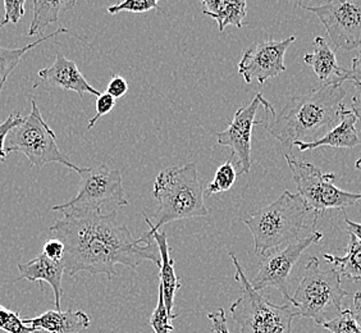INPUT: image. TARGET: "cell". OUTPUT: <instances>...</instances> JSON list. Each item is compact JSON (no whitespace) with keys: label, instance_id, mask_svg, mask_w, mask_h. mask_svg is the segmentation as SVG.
<instances>
[{"label":"cell","instance_id":"obj_33","mask_svg":"<svg viewBox=\"0 0 361 333\" xmlns=\"http://www.w3.org/2000/svg\"><path fill=\"white\" fill-rule=\"evenodd\" d=\"M105 92H108L114 99L125 97L126 94L128 92V83L126 81L125 77L113 75L111 81L108 83Z\"/></svg>","mask_w":361,"mask_h":333},{"label":"cell","instance_id":"obj_8","mask_svg":"<svg viewBox=\"0 0 361 333\" xmlns=\"http://www.w3.org/2000/svg\"><path fill=\"white\" fill-rule=\"evenodd\" d=\"M78 191L70 202L53 207V212L64 214H86L102 212V205L127 207L122 174L119 169L106 164L86 166L81 171Z\"/></svg>","mask_w":361,"mask_h":333},{"label":"cell","instance_id":"obj_24","mask_svg":"<svg viewBox=\"0 0 361 333\" xmlns=\"http://www.w3.org/2000/svg\"><path fill=\"white\" fill-rule=\"evenodd\" d=\"M237 178V171L232 159L224 162L223 164L218 166L214 178L210 181L205 190V195L213 196L219 193H226L233 188Z\"/></svg>","mask_w":361,"mask_h":333},{"label":"cell","instance_id":"obj_19","mask_svg":"<svg viewBox=\"0 0 361 333\" xmlns=\"http://www.w3.org/2000/svg\"><path fill=\"white\" fill-rule=\"evenodd\" d=\"M355 123H356V117H355L354 113L345 109L342 113L340 123L334 126L331 131L326 132L323 138L312 141V143H298L296 146L299 147L300 152H307V150H314V149H318L322 146L351 149L355 146L360 145V139H359Z\"/></svg>","mask_w":361,"mask_h":333},{"label":"cell","instance_id":"obj_36","mask_svg":"<svg viewBox=\"0 0 361 333\" xmlns=\"http://www.w3.org/2000/svg\"><path fill=\"white\" fill-rule=\"evenodd\" d=\"M354 83L355 94L351 100V109L356 119L361 121V83Z\"/></svg>","mask_w":361,"mask_h":333},{"label":"cell","instance_id":"obj_10","mask_svg":"<svg viewBox=\"0 0 361 333\" xmlns=\"http://www.w3.org/2000/svg\"><path fill=\"white\" fill-rule=\"evenodd\" d=\"M315 14L334 48L353 50L361 45V1L331 0L319 6L298 4Z\"/></svg>","mask_w":361,"mask_h":333},{"label":"cell","instance_id":"obj_12","mask_svg":"<svg viewBox=\"0 0 361 333\" xmlns=\"http://www.w3.org/2000/svg\"><path fill=\"white\" fill-rule=\"evenodd\" d=\"M296 42V36H290L283 40L257 42L243 53L238 62V73L245 83L257 80L260 85L273 77L286 72L285 56L287 49Z\"/></svg>","mask_w":361,"mask_h":333},{"label":"cell","instance_id":"obj_5","mask_svg":"<svg viewBox=\"0 0 361 333\" xmlns=\"http://www.w3.org/2000/svg\"><path fill=\"white\" fill-rule=\"evenodd\" d=\"M236 267V278L241 287V295L231 305L232 318L241 328V333H291L293 318L299 317L295 306L276 305L254 290L246 277L236 255L229 253Z\"/></svg>","mask_w":361,"mask_h":333},{"label":"cell","instance_id":"obj_39","mask_svg":"<svg viewBox=\"0 0 361 333\" xmlns=\"http://www.w3.org/2000/svg\"><path fill=\"white\" fill-rule=\"evenodd\" d=\"M355 168H356V169H359V171H361V157L359 158V159L355 162Z\"/></svg>","mask_w":361,"mask_h":333},{"label":"cell","instance_id":"obj_30","mask_svg":"<svg viewBox=\"0 0 361 333\" xmlns=\"http://www.w3.org/2000/svg\"><path fill=\"white\" fill-rule=\"evenodd\" d=\"M3 6H4V16L0 20V28H4L8 23L17 25L25 14V0H20V1L6 0Z\"/></svg>","mask_w":361,"mask_h":333},{"label":"cell","instance_id":"obj_13","mask_svg":"<svg viewBox=\"0 0 361 333\" xmlns=\"http://www.w3.org/2000/svg\"><path fill=\"white\" fill-rule=\"evenodd\" d=\"M264 99L260 92H257L249 104L235 113L228 127L216 133V143L219 145L227 146L236 155L240 174L250 172L252 130L255 126L264 125V121L255 119L259 108L263 107Z\"/></svg>","mask_w":361,"mask_h":333},{"label":"cell","instance_id":"obj_28","mask_svg":"<svg viewBox=\"0 0 361 333\" xmlns=\"http://www.w3.org/2000/svg\"><path fill=\"white\" fill-rule=\"evenodd\" d=\"M172 320L168 314L167 308L164 304V298H163V292L159 289V296H158V304L154 309L152 318L149 320V325L153 328L155 333H169L173 331L172 326Z\"/></svg>","mask_w":361,"mask_h":333},{"label":"cell","instance_id":"obj_20","mask_svg":"<svg viewBox=\"0 0 361 333\" xmlns=\"http://www.w3.org/2000/svg\"><path fill=\"white\" fill-rule=\"evenodd\" d=\"M202 4L205 8L204 14L216 20L221 32L229 25L243 28L247 7L245 0H202Z\"/></svg>","mask_w":361,"mask_h":333},{"label":"cell","instance_id":"obj_11","mask_svg":"<svg viewBox=\"0 0 361 333\" xmlns=\"http://www.w3.org/2000/svg\"><path fill=\"white\" fill-rule=\"evenodd\" d=\"M322 238L323 234L319 231H314L312 235L287 245L285 249L274 250L267 254L259 264L257 276L250 282L254 290L260 292L265 287H273L292 304V296L288 291V279L291 271L304 251L314 243H319Z\"/></svg>","mask_w":361,"mask_h":333},{"label":"cell","instance_id":"obj_25","mask_svg":"<svg viewBox=\"0 0 361 333\" xmlns=\"http://www.w3.org/2000/svg\"><path fill=\"white\" fill-rule=\"evenodd\" d=\"M323 327L332 333H361V325L356 320L353 309L342 310L340 315L326 322Z\"/></svg>","mask_w":361,"mask_h":333},{"label":"cell","instance_id":"obj_35","mask_svg":"<svg viewBox=\"0 0 361 333\" xmlns=\"http://www.w3.org/2000/svg\"><path fill=\"white\" fill-rule=\"evenodd\" d=\"M345 81L361 83V52L353 59L351 70L348 71L346 76L341 80V83H343Z\"/></svg>","mask_w":361,"mask_h":333},{"label":"cell","instance_id":"obj_14","mask_svg":"<svg viewBox=\"0 0 361 333\" xmlns=\"http://www.w3.org/2000/svg\"><path fill=\"white\" fill-rule=\"evenodd\" d=\"M39 86L73 91L81 99H84L86 92L97 97L102 94L87 83L81 71L78 70L76 62L66 58L61 52H56V61L50 67L39 71V83L34 85V89Z\"/></svg>","mask_w":361,"mask_h":333},{"label":"cell","instance_id":"obj_38","mask_svg":"<svg viewBox=\"0 0 361 333\" xmlns=\"http://www.w3.org/2000/svg\"><path fill=\"white\" fill-rule=\"evenodd\" d=\"M353 312H354L356 320H359V323L361 325V291L355 293Z\"/></svg>","mask_w":361,"mask_h":333},{"label":"cell","instance_id":"obj_4","mask_svg":"<svg viewBox=\"0 0 361 333\" xmlns=\"http://www.w3.org/2000/svg\"><path fill=\"white\" fill-rule=\"evenodd\" d=\"M312 210L299 194L286 190L277 200L260 208L245 219L254 238V249L264 258L271 251L300 240L306 217Z\"/></svg>","mask_w":361,"mask_h":333},{"label":"cell","instance_id":"obj_15","mask_svg":"<svg viewBox=\"0 0 361 333\" xmlns=\"http://www.w3.org/2000/svg\"><path fill=\"white\" fill-rule=\"evenodd\" d=\"M17 267L20 271V277L17 278V281L27 279L30 282L37 281L40 282V285H42V282L49 284L54 291L56 310H61V298L63 295L62 278L66 272L63 260H51L42 253L34 259L28 260L27 263H20Z\"/></svg>","mask_w":361,"mask_h":333},{"label":"cell","instance_id":"obj_26","mask_svg":"<svg viewBox=\"0 0 361 333\" xmlns=\"http://www.w3.org/2000/svg\"><path fill=\"white\" fill-rule=\"evenodd\" d=\"M150 11H157L161 12V8L159 7L157 0H125L118 4H114L108 8V13L117 14L122 12H128V13H146Z\"/></svg>","mask_w":361,"mask_h":333},{"label":"cell","instance_id":"obj_21","mask_svg":"<svg viewBox=\"0 0 361 333\" xmlns=\"http://www.w3.org/2000/svg\"><path fill=\"white\" fill-rule=\"evenodd\" d=\"M34 17L28 28V36H35L42 32V30L59 22V13L62 11H70L76 6L75 0H58V1H47V0H34Z\"/></svg>","mask_w":361,"mask_h":333},{"label":"cell","instance_id":"obj_16","mask_svg":"<svg viewBox=\"0 0 361 333\" xmlns=\"http://www.w3.org/2000/svg\"><path fill=\"white\" fill-rule=\"evenodd\" d=\"M147 236L153 238L154 243H157V248L159 251V289L163 292V298H164V304L167 308L168 314H169L171 320H173L178 317L177 314H173L174 298H176V293L180 290L182 284L174 271V260L171 258L172 249L168 243L167 232L158 231L154 235H147Z\"/></svg>","mask_w":361,"mask_h":333},{"label":"cell","instance_id":"obj_9","mask_svg":"<svg viewBox=\"0 0 361 333\" xmlns=\"http://www.w3.org/2000/svg\"><path fill=\"white\" fill-rule=\"evenodd\" d=\"M285 159L296 183L298 194L314 214L313 223L329 209H345L361 202V194L343 191L334 185L337 176L323 174L319 168L285 154Z\"/></svg>","mask_w":361,"mask_h":333},{"label":"cell","instance_id":"obj_18","mask_svg":"<svg viewBox=\"0 0 361 333\" xmlns=\"http://www.w3.org/2000/svg\"><path fill=\"white\" fill-rule=\"evenodd\" d=\"M313 53L304 56V62L313 68L315 76L322 85L338 81L346 76L348 70L340 67L336 53L324 37L317 36L314 39Z\"/></svg>","mask_w":361,"mask_h":333},{"label":"cell","instance_id":"obj_32","mask_svg":"<svg viewBox=\"0 0 361 333\" xmlns=\"http://www.w3.org/2000/svg\"><path fill=\"white\" fill-rule=\"evenodd\" d=\"M64 243L58 240V238H50L47 243H44V250H42V254L45 257H48L51 260H56V262H62L63 258H64Z\"/></svg>","mask_w":361,"mask_h":333},{"label":"cell","instance_id":"obj_29","mask_svg":"<svg viewBox=\"0 0 361 333\" xmlns=\"http://www.w3.org/2000/svg\"><path fill=\"white\" fill-rule=\"evenodd\" d=\"M23 117L20 114V111H13L8 116L7 119L4 122L0 123V163H6L8 154L6 153V146L4 143L7 140L9 132L13 130L16 126L20 125Z\"/></svg>","mask_w":361,"mask_h":333},{"label":"cell","instance_id":"obj_31","mask_svg":"<svg viewBox=\"0 0 361 333\" xmlns=\"http://www.w3.org/2000/svg\"><path fill=\"white\" fill-rule=\"evenodd\" d=\"M116 107V99L111 97L108 92H102L97 99V105H95V116L89 121V125H87V130H91L94 126L97 125V121L104 117L106 114H109L113 108Z\"/></svg>","mask_w":361,"mask_h":333},{"label":"cell","instance_id":"obj_34","mask_svg":"<svg viewBox=\"0 0 361 333\" xmlns=\"http://www.w3.org/2000/svg\"><path fill=\"white\" fill-rule=\"evenodd\" d=\"M208 318L212 322L213 331L216 333H229L227 326V317L224 309H218L216 312L209 313Z\"/></svg>","mask_w":361,"mask_h":333},{"label":"cell","instance_id":"obj_6","mask_svg":"<svg viewBox=\"0 0 361 333\" xmlns=\"http://www.w3.org/2000/svg\"><path fill=\"white\" fill-rule=\"evenodd\" d=\"M348 293L342 289L338 272L329 268L322 270L319 259L312 257L306 264L304 277L292 296V305L299 317L313 320L323 326L331 320V314L342 313V300Z\"/></svg>","mask_w":361,"mask_h":333},{"label":"cell","instance_id":"obj_23","mask_svg":"<svg viewBox=\"0 0 361 333\" xmlns=\"http://www.w3.org/2000/svg\"><path fill=\"white\" fill-rule=\"evenodd\" d=\"M68 32L70 31L67 28H58L53 34L44 36L42 39L31 42V44H28L26 47H22V48L9 49L4 48L3 45H0V92L3 90L4 83L7 81L8 77L11 76V73L21 63L22 56H25L31 49L36 48L37 45H40L42 42H47L49 39L56 37V36L61 35V34H68Z\"/></svg>","mask_w":361,"mask_h":333},{"label":"cell","instance_id":"obj_22","mask_svg":"<svg viewBox=\"0 0 361 333\" xmlns=\"http://www.w3.org/2000/svg\"><path fill=\"white\" fill-rule=\"evenodd\" d=\"M323 257L334 270L338 272L341 277H346L351 281H361V243L354 235L350 234L345 257H337L332 254H324Z\"/></svg>","mask_w":361,"mask_h":333},{"label":"cell","instance_id":"obj_2","mask_svg":"<svg viewBox=\"0 0 361 333\" xmlns=\"http://www.w3.org/2000/svg\"><path fill=\"white\" fill-rule=\"evenodd\" d=\"M345 97L342 83L334 81L304 95L292 97L279 113L264 99L265 128L288 149L298 143H312L320 131L340 122Z\"/></svg>","mask_w":361,"mask_h":333},{"label":"cell","instance_id":"obj_7","mask_svg":"<svg viewBox=\"0 0 361 333\" xmlns=\"http://www.w3.org/2000/svg\"><path fill=\"white\" fill-rule=\"evenodd\" d=\"M7 143L6 153L8 155L12 153L23 154L32 168H40L48 163H59L78 174L82 171V166L73 164L59 150L56 133L42 119V111L35 100L31 102V111L27 117H25L20 125L16 126L9 132Z\"/></svg>","mask_w":361,"mask_h":333},{"label":"cell","instance_id":"obj_17","mask_svg":"<svg viewBox=\"0 0 361 333\" xmlns=\"http://www.w3.org/2000/svg\"><path fill=\"white\" fill-rule=\"evenodd\" d=\"M23 323L37 332L81 333L90 326V317L81 310H48L35 318L23 320Z\"/></svg>","mask_w":361,"mask_h":333},{"label":"cell","instance_id":"obj_37","mask_svg":"<svg viewBox=\"0 0 361 333\" xmlns=\"http://www.w3.org/2000/svg\"><path fill=\"white\" fill-rule=\"evenodd\" d=\"M345 222H346V226H348V234H351V235H354L356 238H357V241L361 243V224L360 223L353 222L351 219H348V217L345 218Z\"/></svg>","mask_w":361,"mask_h":333},{"label":"cell","instance_id":"obj_27","mask_svg":"<svg viewBox=\"0 0 361 333\" xmlns=\"http://www.w3.org/2000/svg\"><path fill=\"white\" fill-rule=\"evenodd\" d=\"M0 329L7 333H36L37 331L26 326L20 317V313L12 312L0 305Z\"/></svg>","mask_w":361,"mask_h":333},{"label":"cell","instance_id":"obj_1","mask_svg":"<svg viewBox=\"0 0 361 333\" xmlns=\"http://www.w3.org/2000/svg\"><path fill=\"white\" fill-rule=\"evenodd\" d=\"M49 231L64 243L63 263L71 277L78 272L116 277V265L137 268L144 260L160 267L159 251L145 234L135 238L130 229L118 223L117 212L64 214Z\"/></svg>","mask_w":361,"mask_h":333},{"label":"cell","instance_id":"obj_3","mask_svg":"<svg viewBox=\"0 0 361 333\" xmlns=\"http://www.w3.org/2000/svg\"><path fill=\"white\" fill-rule=\"evenodd\" d=\"M153 195L159 202V208L155 213V224L144 214L149 224L147 235H154L168 223L209 214L195 163L163 169L154 182Z\"/></svg>","mask_w":361,"mask_h":333}]
</instances>
